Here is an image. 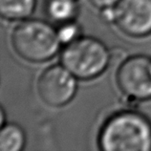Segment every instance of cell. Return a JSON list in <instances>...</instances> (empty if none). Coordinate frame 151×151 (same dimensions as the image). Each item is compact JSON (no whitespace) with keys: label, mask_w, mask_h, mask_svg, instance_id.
<instances>
[{"label":"cell","mask_w":151,"mask_h":151,"mask_svg":"<svg viewBox=\"0 0 151 151\" xmlns=\"http://www.w3.org/2000/svg\"><path fill=\"white\" fill-rule=\"evenodd\" d=\"M98 144L103 151H151V122L135 111L115 113L101 126Z\"/></svg>","instance_id":"6da1fadb"},{"label":"cell","mask_w":151,"mask_h":151,"mask_svg":"<svg viewBox=\"0 0 151 151\" xmlns=\"http://www.w3.org/2000/svg\"><path fill=\"white\" fill-rule=\"evenodd\" d=\"M11 43L19 57L33 63L50 60L62 45L58 30L49 22L37 18L19 22L12 32Z\"/></svg>","instance_id":"7a4b0ae2"},{"label":"cell","mask_w":151,"mask_h":151,"mask_svg":"<svg viewBox=\"0 0 151 151\" xmlns=\"http://www.w3.org/2000/svg\"><path fill=\"white\" fill-rule=\"evenodd\" d=\"M112 59L111 52L100 39L81 35L64 45L60 63L78 79L89 81L98 78L108 68Z\"/></svg>","instance_id":"3957f363"},{"label":"cell","mask_w":151,"mask_h":151,"mask_svg":"<svg viewBox=\"0 0 151 151\" xmlns=\"http://www.w3.org/2000/svg\"><path fill=\"white\" fill-rule=\"evenodd\" d=\"M105 21L122 33L141 38L151 35V0H121L116 6L101 10Z\"/></svg>","instance_id":"277c9868"},{"label":"cell","mask_w":151,"mask_h":151,"mask_svg":"<svg viewBox=\"0 0 151 151\" xmlns=\"http://www.w3.org/2000/svg\"><path fill=\"white\" fill-rule=\"evenodd\" d=\"M117 85L128 99L151 100V57L134 55L124 59L116 73Z\"/></svg>","instance_id":"5b68a950"},{"label":"cell","mask_w":151,"mask_h":151,"mask_svg":"<svg viewBox=\"0 0 151 151\" xmlns=\"http://www.w3.org/2000/svg\"><path fill=\"white\" fill-rule=\"evenodd\" d=\"M78 91V78L61 63L49 66L37 79V94L46 104L64 106L73 100Z\"/></svg>","instance_id":"8992f818"},{"label":"cell","mask_w":151,"mask_h":151,"mask_svg":"<svg viewBox=\"0 0 151 151\" xmlns=\"http://www.w3.org/2000/svg\"><path fill=\"white\" fill-rule=\"evenodd\" d=\"M37 6V0H0L1 17L9 21L29 18Z\"/></svg>","instance_id":"52a82bcc"},{"label":"cell","mask_w":151,"mask_h":151,"mask_svg":"<svg viewBox=\"0 0 151 151\" xmlns=\"http://www.w3.org/2000/svg\"><path fill=\"white\" fill-rule=\"evenodd\" d=\"M26 135L24 130L15 124H5L0 131V150L20 151L24 148Z\"/></svg>","instance_id":"ba28073f"},{"label":"cell","mask_w":151,"mask_h":151,"mask_svg":"<svg viewBox=\"0 0 151 151\" xmlns=\"http://www.w3.org/2000/svg\"><path fill=\"white\" fill-rule=\"evenodd\" d=\"M46 12L52 20L61 24L75 20L78 14V5L76 0H48Z\"/></svg>","instance_id":"9c48e42d"},{"label":"cell","mask_w":151,"mask_h":151,"mask_svg":"<svg viewBox=\"0 0 151 151\" xmlns=\"http://www.w3.org/2000/svg\"><path fill=\"white\" fill-rule=\"evenodd\" d=\"M58 35L62 45H67L81 37V27L75 20L61 23L58 28Z\"/></svg>","instance_id":"30bf717a"},{"label":"cell","mask_w":151,"mask_h":151,"mask_svg":"<svg viewBox=\"0 0 151 151\" xmlns=\"http://www.w3.org/2000/svg\"><path fill=\"white\" fill-rule=\"evenodd\" d=\"M88 1L92 4V6L97 8V9L103 10L116 6L121 0H88Z\"/></svg>","instance_id":"8fae6325"},{"label":"cell","mask_w":151,"mask_h":151,"mask_svg":"<svg viewBox=\"0 0 151 151\" xmlns=\"http://www.w3.org/2000/svg\"><path fill=\"white\" fill-rule=\"evenodd\" d=\"M1 126L5 124V111L3 108H1Z\"/></svg>","instance_id":"7c38bea8"}]
</instances>
